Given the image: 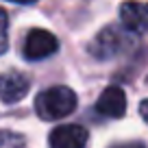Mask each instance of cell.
<instances>
[{
    "label": "cell",
    "instance_id": "6",
    "mask_svg": "<svg viewBox=\"0 0 148 148\" xmlns=\"http://www.w3.org/2000/svg\"><path fill=\"white\" fill-rule=\"evenodd\" d=\"M28 79L20 72H5L0 74V100L7 105L22 100L28 94Z\"/></svg>",
    "mask_w": 148,
    "mask_h": 148
},
{
    "label": "cell",
    "instance_id": "12",
    "mask_svg": "<svg viewBox=\"0 0 148 148\" xmlns=\"http://www.w3.org/2000/svg\"><path fill=\"white\" fill-rule=\"evenodd\" d=\"M7 2H15V5H33L37 0H7Z\"/></svg>",
    "mask_w": 148,
    "mask_h": 148
},
{
    "label": "cell",
    "instance_id": "2",
    "mask_svg": "<svg viewBox=\"0 0 148 148\" xmlns=\"http://www.w3.org/2000/svg\"><path fill=\"white\" fill-rule=\"evenodd\" d=\"M59 50V42L50 31L44 28H33L24 39V57L28 61H42L52 57Z\"/></svg>",
    "mask_w": 148,
    "mask_h": 148
},
{
    "label": "cell",
    "instance_id": "5",
    "mask_svg": "<svg viewBox=\"0 0 148 148\" xmlns=\"http://www.w3.org/2000/svg\"><path fill=\"white\" fill-rule=\"evenodd\" d=\"M120 20L122 26L131 33H146L148 31V5L129 0L120 7Z\"/></svg>",
    "mask_w": 148,
    "mask_h": 148
},
{
    "label": "cell",
    "instance_id": "9",
    "mask_svg": "<svg viewBox=\"0 0 148 148\" xmlns=\"http://www.w3.org/2000/svg\"><path fill=\"white\" fill-rule=\"evenodd\" d=\"M9 15L5 9H0V55H5L9 48Z\"/></svg>",
    "mask_w": 148,
    "mask_h": 148
},
{
    "label": "cell",
    "instance_id": "11",
    "mask_svg": "<svg viewBox=\"0 0 148 148\" xmlns=\"http://www.w3.org/2000/svg\"><path fill=\"white\" fill-rule=\"evenodd\" d=\"M139 113H142V118L146 120V124H148V100H142V105H139Z\"/></svg>",
    "mask_w": 148,
    "mask_h": 148
},
{
    "label": "cell",
    "instance_id": "8",
    "mask_svg": "<svg viewBox=\"0 0 148 148\" xmlns=\"http://www.w3.org/2000/svg\"><path fill=\"white\" fill-rule=\"evenodd\" d=\"M0 148H24V137L13 131L0 129Z\"/></svg>",
    "mask_w": 148,
    "mask_h": 148
},
{
    "label": "cell",
    "instance_id": "7",
    "mask_svg": "<svg viewBox=\"0 0 148 148\" xmlns=\"http://www.w3.org/2000/svg\"><path fill=\"white\" fill-rule=\"evenodd\" d=\"M96 111L107 118H122L126 111V94L118 85H109L96 102Z\"/></svg>",
    "mask_w": 148,
    "mask_h": 148
},
{
    "label": "cell",
    "instance_id": "10",
    "mask_svg": "<svg viewBox=\"0 0 148 148\" xmlns=\"http://www.w3.org/2000/svg\"><path fill=\"white\" fill-rule=\"evenodd\" d=\"M111 148H146V146L139 144V142H126V144H116V146H111Z\"/></svg>",
    "mask_w": 148,
    "mask_h": 148
},
{
    "label": "cell",
    "instance_id": "4",
    "mask_svg": "<svg viewBox=\"0 0 148 148\" xmlns=\"http://www.w3.org/2000/svg\"><path fill=\"white\" fill-rule=\"evenodd\" d=\"M87 129L81 124H63L50 133V148H85Z\"/></svg>",
    "mask_w": 148,
    "mask_h": 148
},
{
    "label": "cell",
    "instance_id": "1",
    "mask_svg": "<svg viewBox=\"0 0 148 148\" xmlns=\"http://www.w3.org/2000/svg\"><path fill=\"white\" fill-rule=\"evenodd\" d=\"M76 109V94L65 85H55L37 94L35 111L42 120H63Z\"/></svg>",
    "mask_w": 148,
    "mask_h": 148
},
{
    "label": "cell",
    "instance_id": "3",
    "mask_svg": "<svg viewBox=\"0 0 148 148\" xmlns=\"http://www.w3.org/2000/svg\"><path fill=\"white\" fill-rule=\"evenodd\" d=\"M124 35H122L120 28L116 26H107L105 31H100L96 35V39H94L92 44V55L98 57V59H109V57L118 55V52L122 50V46H124Z\"/></svg>",
    "mask_w": 148,
    "mask_h": 148
}]
</instances>
